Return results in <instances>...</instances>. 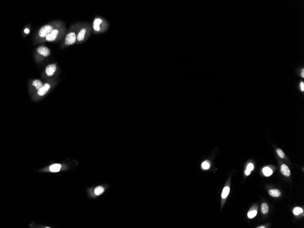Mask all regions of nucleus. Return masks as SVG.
<instances>
[{"instance_id": "nucleus-1", "label": "nucleus", "mask_w": 304, "mask_h": 228, "mask_svg": "<svg viewBox=\"0 0 304 228\" xmlns=\"http://www.w3.org/2000/svg\"><path fill=\"white\" fill-rule=\"evenodd\" d=\"M78 33L77 37V42L81 43L86 41L90 35L91 27L88 23L77 24Z\"/></svg>"}, {"instance_id": "nucleus-2", "label": "nucleus", "mask_w": 304, "mask_h": 228, "mask_svg": "<svg viewBox=\"0 0 304 228\" xmlns=\"http://www.w3.org/2000/svg\"><path fill=\"white\" fill-rule=\"evenodd\" d=\"M109 23L103 17H96L92 23V28L94 33L96 34L105 32L108 30Z\"/></svg>"}, {"instance_id": "nucleus-3", "label": "nucleus", "mask_w": 304, "mask_h": 228, "mask_svg": "<svg viewBox=\"0 0 304 228\" xmlns=\"http://www.w3.org/2000/svg\"><path fill=\"white\" fill-rule=\"evenodd\" d=\"M78 30L77 25L73 26L72 29L66 36L65 39V45L66 46H70L77 42Z\"/></svg>"}, {"instance_id": "nucleus-4", "label": "nucleus", "mask_w": 304, "mask_h": 228, "mask_svg": "<svg viewBox=\"0 0 304 228\" xmlns=\"http://www.w3.org/2000/svg\"><path fill=\"white\" fill-rule=\"evenodd\" d=\"M55 27L50 24H47L44 25L39 29L38 35L41 38H46L48 34H50L51 31L54 30Z\"/></svg>"}, {"instance_id": "nucleus-5", "label": "nucleus", "mask_w": 304, "mask_h": 228, "mask_svg": "<svg viewBox=\"0 0 304 228\" xmlns=\"http://www.w3.org/2000/svg\"><path fill=\"white\" fill-rule=\"evenodd\" d=\"M37 52L44 56V57H47L51 54V51L48 48L45 46H40L37 49Z\"/></svg>"}, {"instance_id": "nucleus-6", "label": "nucleus", "mask_w": 304, "mask_h": 228, "mask_svg": "<svg viewBox=\"0 0 304 228\" xmlns=\"http://www.w3.org/2000/svg\"><path fill=\"white\" fill-rule=\"evenodd\" d=\"M59 34V31L58 29H55L49 34H48L46 37V41H55Z\"/></svg>"}, {"instance_id": "nucleus-7", "label": "nucleus", "mask_w": 304, "mask_h": 228, "mask_svg": "<svg viewBox=\"0 0 304 228\" xmlns=\"http://www.w3.org/2000/svg\"><path fill=\"white\" fill-rule=\"evenodd\" d=\"M56 69L57 66L55 64H51L47 65L45 69L46 73L48 77H51L54 74Z\"/></svg>"}, {"instance_id": "nucleus-8", "label": "nucleus", "mask_w": 304, "mask_h": 228, "mask_svg": "<svg viewBox=\"0 0 304 228\" xmlns=\"http://www.w3.org/2000/svg\"><path fill=\"white\" fill-rule=\"evenodd\" d=\"M50 89V84H49L48 83H45L42 86V87L38 91L37 93L39 95L41 96L44 95L47 93Z\"/></svg>"}, {"instance_id": "nucleus-9", "label": "nucleus", "mask_w": 304, "mask_h": 228, "mask_svg": "<svg viewBox=\"0 0 304 228\" xmlns=\"http://www.w3.org/2000/svg\"><path fill=\"white\" fill-rule=\"evenodd\" d=\"M281 172L284 176L289 177L291 175V172L288 167L285 164H283L281 165Z\"/></svg>"}, {"instance_id": "nucleus-10", "label": "nucleus", "mask_w": 304, "mask_h": 228, "mask_svg": "<svg viewBox=\"0 0 304 228\" xmlns=\"http://www.w3.org/2000/svg\"><path fill=\"white\" fill-rule=\"evenodd\" d=\"M269 194L270 196L272 197H278L281 196V192L278 189H270V190L269 191Z\"/></svg>"}, {"instance_id": "nucleus-11", "label": "nucleus", "mask_w": 304, "mask_h": 228, "mask_svg": "<svg viewBox=\"0 0 304 228\" xmlns=\"http://www.w3.org/2000/svg\"><path fill=\"white\" fill-rule=\"evenodd\" d=\"M61 167V166L60 164H54L50 167V170L52 172H58L60 171Z\"/></svg>"}, {"instance_id": "nucleus-12", "label": "nucleus", "mask_w": 304, "mask_h": 228, "mask_svg": "<svg viewBox=\"0 0 304 228\" xmlns=\"http://www.w3.org/2000/svg\"><path fill=\"white\" fill-rule=\"evenodd\" d=\"M32 85L34 86V87L36 88V89H37V90L38 91L40 89H41L42 87V86H43L42 83L39 79H35L34 81L33 82Z\"/></svg>"}, {"instance_id": "nucleus-13", "label": "nucleus", "mask_w": 304, "mask_h": 228, "mask_svg": "<svg viewBox=\"0 0 304 228\" xmlns=\"http://www.w3.org/2000/svg\"><path fill=\"white\" fill-rule=\"evenodd\" d=\"M105 191L104 188L102 186H98L94 190V194L95 195L98 196L101 195Z\"/></svg>"}, {"instance_id": "nucleus-14", "label": "nucleus", "mask_w": 304, "mask_h": 228, "mask_svg": "<svg viewBox=\"0 0 304 228\" xmlns=\"http://www.w3.org/2000/svg\"><path fill=\"white\" fill-rule=\"evenodd\" d=\"M263 172L264 175L266 177H269L273 174L272 170L269 167H265L263 168Z\"/></svg>"}, {"instance_id": "nucleus-15", "label": "nucleus", "mask_w": 304, "mask_h": 228, "mask_svg": "<svg viewBox=\"0 0 304 228\" xmlns=\"http://www.w3.org/2000/svg\"><path fill=\"white\" fill-rule=\"evenodd\" d=\"M269 206L266 203H264L262 204L261 206V211L263 214H267V213L269 212Z\"/></svg>"}, {"instance_id": "nucleus-16", "label": "nucleus", "mask_w": 304, "mask_h": 228, "mask_svg": "<svg viewBox=\"0 0 304 228\" xmlns=\"http://www.w3.org/2000/svg\"><path fill=\"white\" fill-rule=\"evenodd\" d=\"M230 191V188L229 187L226 186V187L224 188L223 189L222 193V195H221L222 198H226L228 196V195L229 194Z\"/></svg>"}, {"instance_id": "nucleus-17", "label": "nucleus", "mask_w": 304, "mask_h": 228, "mask_svg": "<svg viewBox=\"0 0 304 228\" xmlns=\"http://www.w3.org/2000/svg\"><path fill=\"white\" fill-rule=\"evenodd\" d=\"M303 213V209L300 207H295L293 209V213L295 215L301 214Z\"/></svg>"}, {"instance_id": "nucleus-18", "label": "nucleus", "mask_w": 304, "mask_h": 228, "mask_svg": "<svg viewBox=\"0 0 304 228\" xmlns=\"http://www.w3.org/2000/svg\"><path fill=\"white\" fill-rule=\"evenodd\" d=\"M257 212L256 210H252L250 211L248 213V217L250 218H254L257 215Z\"/></svg>"}, {"instance_id": "nucleus-19", "label": "nucleus", "mask_w": 304, "mask_h": 228, "mask_svg": "<svg viewBox=\"0 0 304 228\" xmlns=\"http://www.w3.org/2000/svg\"><path fill=\"white\" fill-rule=\"evenodd\" d=\"M276 152H277L278 155L280 157V158H281V159H283L284 158L285 154L283 152V151L281 149H278L276 150Z\"/></svg>"}, {"instance_id": "nucleus-20", "label": "nucleus", "mask_w": 304, "mask_h": 228, "mask_svg": "<svg viewBox=\"0 0 304 228\" xmlns=\"http://www.w3.org/2000/svg\"><path fill=\"white\" fill-rule=\"evenodd\" d=\"M202 167L203 168V169H208L210 168V163L208 162L205 161L204 162H203L202 164Z\"/></svg>"}, {"instance_id": "nucleus-21", "label": "nucleus", "mask_w": 304, "mask_h": 228, "mask_svg": "<svg viewBox=\"0 0 304 228\" xmlns=\"http://www.w3.org/2000/svg\"><path fill=\"white\" fill-rule=\"evenodd\" d=\"M253 169H254V165H253V163H249L248 165V166L247 167L246 169L249 170L250 171H251L253 170Z\"/></svg>"}, {"instance_id": "nucleus-22", "label": "nucleus", "mask_w": 304, "mask_h": 228, "mask_svg": "<svg viewBox=\"0 0 304 228\" xmlns=\"http://www.w3.org/2000/svg\"><path fill=\"white\" fill-rule=\"evenodd\" d=\"M301 89L302 91H304V83L303 82H301Z\"/></svg>"}, {"instance_id": "nucleus-23", "label": "nucleus", "mask_w": 304, "mask_h": 228, "mask_svg": "<svg viewBox=\"0 0 304 228\" xmlns=\"http://www.w3.org/2000/svg\"><path fill=\"white\" fill-rule=\"evenodd\" d=\"M250 173H251V171H249V170H247V169L245 170V174L247 176L249 175L250 174Z\"/></svg>"}, {"instance_id": "nucleus-24", "label": "nucleus", "mask_w": 304, "mask_h": 228, "mask_svg": "<svg viewBox=\"0 0 304 228\" xmlns=\"http://www.w3.org/2000/svg\"><path fill=\"white\" fill-rule=\"evenodd\" d=\"M24 32H25V33L26 34H28L29 33V32H30V30H29V29L28 28H26L24 30Z\"/></svg>"}, {"instance_id": "nucleus-25", "label": "nucleus", "mask_w": 304, "mask_h": 228, "mask_svg": "<svg viewBox=\"0 0 304 228\" xmlns=\"http://www.w3.org/2000/svg\"><path fill=\"white\" fill-rule=\"evenodd\" d=\"M301 76L303 78H304V69H302V72H301Z\"/></svg>"}, {"instance_id": "nucleus-26", "label": "nucleus", "mask_w": 304, "mask_h": 228, "mask_svg": "<svg viewBox=\"0 0 304 228\" xmlns=\"http://www.w3.org/2000/svg\"><path fill=\"white\" fill-rule=\"evenodd\" d=\"M257 228H265V227H264V226H260V227H257Z\"/></svg>"}]
</instances>
